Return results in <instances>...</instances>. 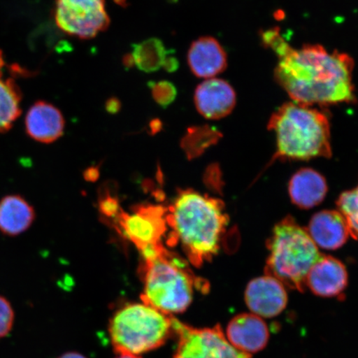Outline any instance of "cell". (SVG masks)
Segmentation results:
<instances>
[{"label": "cell", "instance_id": "6da1fadb", "mask_svg": "<svg viewBox=\"0 0 358 358\" xmlns=\"http://www.w3.org/2000/svg\"><path fill=\"white\" fill-rule=\"evenodd\" d=\"M262 40L278 58L275 80L293 101L310 106L357 101L355 61L347 53L329 52L319 44L294 48L278 28L265 31Z\"/></svg>", "mask_w": 358, "mask_h": 358}, {"label": "cell", "instance_id": "7a4b0ae2", "mask_svg": "<svg viewBox=\"0 0 358 358\" xmlns=\"http://www.w3.org/2000/svg\"><path fill=\"white\" fill-rule=\"evenodd\" d=\"M173 240L195 266L211 261L220 250L229 222L221 200L187 189L180 191L167 213Z\"/></svg>", "mask_w": 358, "mask_h": 358}, {"label": "cell", "instance_id": "3957f363", "mask_svg": "<svg viewBox=\"0 0 358 358\" xmlns=\"http://www.w3.org/2000/svg\"><path fill=\"white\" fill-rule=\"evenodd\" d=\"M268 129L275 134L273 160L330 158V123L326 114L313 107L287 102L272 114Z\"/></svg>", "mask_w": 358, "mask_h": 358}, {"label": "cell", "instance_id": "277c9868", "mask_svg": "<svg viewBox=\"0 0 358 358\" xmlns=\"http://www.w3.org/2000/svg\"><path fill=\"white\" fill-rule=\"evenodd\" d=\"M145 259L141 301L164 315L172 316L186 311L194 299V290L208 287L201 285L185 262L164 246Z\"/></svg>", "mask_w": 358, "mask_h": 358}, {"label": "cell", "instance_id": "5b68a950", "mask_svg": "<svg viewBox=\"0 0 358 358\" xmlns=\"http://www.w3.org/2000/svg\"><path fill=\"white\" fill-rule=\"evenodd\" d=\"M270 255L266 275L274 277L284 286L303 292L308 271L321 254L307 231L292 217L276 224L268 240Z\"/></svg>", "mask_w": 358, "mask_h": 358}, {"label": "cell", "instance_id": "8992f818", "mask_svg": "<svg viewBox=\"0 0 358 358\" xmlns=\"http://www.w3.org/2000/svg\"><path fill=\"white\" fill-rule=\"evenodd\" d=\"M173 334V317L143 302L125 304L109 324L111 343L118 353L140 356L163 346Z\"/></svg>", "mask_w": 358, "mask_h": 358}, {"label": "cell", "instance_id": "52a82bcc", "mask_svg": "<svg viewBox=\"0 0 358 358\" xmlns=\"http://www.w3.org/2000/svg\"><path fill=\"white\" fill-rule=\"evenodd\" d=\"M53 17L62 32L89 40L109 28L106 0H55Z\"/></svg>", "mask_w": 358, "mask_h": 358}, {"label": "cell", "instance_id": "ba28073f", "mask_svg": "<svg viewBox=\"0 0 358 358\" xmlns=\"http://www.w3.org/2000/svg\"><path fill=\"white\" fill-rule=\"evenodd\" d=\"M173 331L178 338L173 358H252L231 345L220 325L196 329L173 317Z\"/></svg>", "mask_w": 358, "mask_h": 358}, {"label": "cell", "instance_id": "9c48e42d", "mask_svg": "<svg viewBox=\"0 0 358 358\" xmlns=\"http://www.w3.org/2000/svg\"><path fill=\"white\" fill-rule=\"evenodd\" d=\"M167 209L154 205L140 206L131 213H119L120 230L143 255L154 252L163 245L161 239L167 231Z\"/></svg>", "mask_w": 358, "mask_h": 358}, {"label": "cell", "instance_id": "30bf717a", "mask_svg": "<svg viewBox=\"0 0 358 358\" xmlns=\"http://www.w3.org/2000/svg\"><path fill=\"white\" fill-rule=\"evenodd\" d=\"M245 301L254 315L270 319L284 311L288 295L283 284L266 275L250 282L245 289Z\"/></svg>", "mask_w": 358, "mask_h": 358}, {"label": "cell", "instance_id": "8fae6325", "mask_svg": "<svg viewBox=\"0 0 358 358\" xmlns=\"http://www.w3.org/2000/svg\"><path fill=\"white\" fill-rule=\"evenodd\" d=\"M194 104L201 115L208 120H220L229 115L236 103L235 90L227 80L211 78L195 89Z\"/></svg>", "mask_w": 358, "mask_h": 358}, {"label": "cell", "instance_id": "7c38bea8", "mask_svg": "<svg viewBox=\"0 0 358 358\" xmlns=\"http://www.w3.org/2000/svg\"><path fill=\"white\" fill-rule=\"evenodd\" d=\"M226 337L237 350L252 356L267 345L270 332L261 317L254 313L236 315L227 327Z\"/></svg>", "mask_w": 358, "mask_h": 358}, {"label": "cell", "instance_id": "4fadbf2b", "mask_svg": "<svg viewBox=\"0 0 358 358\" xmlns=\"http://www.w3.org/2000/svg\"><path fill=\"white\" fill-rule=\"evenodd\" d=\"M348 280L346 267L341 262L321 255L308 271L306 285L317 296L332 298L339 296L345 290Z\"/></svg>", "mask_w": 358, "mask_h": 358}, {"label": "cell", "instance_id": "5bb4252c", "mask_svg": "<svg viewBox=\"0 0 358 358\" xmlns=\"http://www.w3.org/2000/svg\"><path fill=\"white\" fill-rule=\"evenodd\" d=\"M187 61L192 73L199 78H214L227 66L225 49L211 36H203L191 43Z\"/></svg>", "mask_w": 358, "mask_h": 358}, {"label": "cell", "instance_id": "9a60e30c", "mask_svg": "<svg viewBox=\"0 0 358 358\" xmlns=\"http://www.w3.org/2000/svg\"><path fill=\"white\" fill-rule=\"evenodd\" d=\"M25 128L27 134L33 140L43 144H52L64 134L65 120L56 106L38 101L27 113Z\"/></svg>", "mask_w": 358, "mask_h": 358}, {"label": "cell", "instance_id": "2e32d148", "mask_svg": "<svg viewBox=\"0 0 358 358\" xmlns=\"http://www.w3.org/2000/svg\"><path fill=\"white\" fill-rule=\"evenodd\" d=\"M306 231L316 245L326 250L342 248L350 236L345 219L334 210L313 215Z\"/></svg>", "mask_w": 358, "mask_h": 358}, {"label": "cell", "instance_id": "e0dca14e", "mask_svg": "<svg viewBox=\"0 0 358 358\" xmlns=\"http://www.w3.org/2000/svg\"><path fill=\"white\" fill-rule=\"evenodd\" d=\"M328 185L320 173L311 169H302L295 173L289 183L291 201L297 207L310 209L324 201Z\"/></svg>", "mask_w": 358, "mask_h": 358}, {"label": "cell", "instance_id": "ac0fdd59", "mask_svg": "<svg viewBox=\"0 0 358 358\" xmlns=\"http://www.w3.org/2000/svg\"><path fill=\"white\" fill-rule=\"evenodd\" d=\"M36 214L33 206L20 195L0 200V232L8 236L24 234L33 225Z\"/></svg>", "mask_w": 358, "mask_h": 358}, {"label": "cell", "instance_id": "d6986e66", "mask_svg": "<svg viewBox=\"0 0 358 358\" xmlns=\"http://www.w3.org/2000/svg\"><path fill=\"white\" fill-rule=\"evenodd\" d=\"M6 66L0 50V133L10 131L22 113L21 90L15 77L6 75Z\"/></svg>", "mask_w": 358, "mask_h": 358}, {"label": "cell", "instance_id": "ffe728a7", "mask_svg": "<svg viewBox=\"0 0 358 358\" xmlns=\"http://www.w3.org/2000/svg\"><path fill=\"white\" fill-rule=\"evenodd\" d=\"M134 66L145 73H155L162 69L169 52L162 40L150 38L132 46Z\"/></svg>", "mask_w": 358, "mask_h": 358}, {"label": "cell", "instance_id": "44dd1931", "mask_svg": "<svg viewBox=\"0 0 358 358\" xmlns=\"http://www.w3.org/2000/svg\"><path fill=\"white\" fill-rule=\"evenodd\" d=\"M222 134L209 125H195L187 128L181 141V146L190 157L203 154L208 148L217 144Z\"/></svg>", "mask_w": 358, "mask_h": 358}, {"label": "cell", "instance_id": "7402d4cb", "mask_svg": "<svg viewBox=\"0 0 358 358\" xmlns=\"http://www.w3.org/2000/svg\"><path fill=\"white\" fill-rule=\"evenodd\" d=\"M338 211L345 219L349 234L358 239V185L355 189L343 192L337 201Z\"/></svg>", "mask_w": 358, "mask_h": 358}, {"label": "cell", "instance_id": "603a6c76", "mask_svg": "<svg viewBox=\"0 0 358 358\" xmlns=\"http://www.w3.org/2000/svg\"><path fill=\"white\" fill-rule=\"evenodd\" d=\"M150 89L152 97L157 105L167 108L176 101L178 91L176 86L169 80H159V82H150L148 84Z\"/></svg>", "mask_w": 358, "mask_h": 358}, {"label": "cell", "instance_id": "cb8c5ba5", "mask_svg": "<svg viewBox=\"0 0 358 358\" xmlns=\"http://www.w3.org/2000/svg\"><path fill=\"white\" fill-rule=\"evenodd\" d=\"M15 322V311L6 297L0 295V338L11 332Z\"/></svg>", "mask_w": 358, "mask_h": 358}, {"label": "cell", "instance_id": "d4e9b609", "mask_svg": "<svg viewBox=\"0 0 358 358\" xmlns=\"http://www.w3.org/2000/svg\"><path fill=\"white\" fill-rule=\"evenodd\" d=\"M172 51L169 52L164 62V64L162 69L164 71H166L169 73H173L174 71H176L179 67V62L177 59V57L173 56Z\"/></svg>", "mask_w": 358, "mask_h": 358}, {"label": "cell", "instance_id": "484cf974", "mask_svg": "<svg viewBox=\"0 0 358 358\" xmlns=\"http://www.w3.org/2000/svg\"><path fill=\"white\" fill-rule=\"evenodd\" d=\"M122 108V102L116 97H110L106 102V110L110 114L119 113Z\"/></svg>", "mask_w": 358, "mask_h": 358}, {"label": "cell", "instance_id": "4316f807", "mask_svg": "<svg viewBox=\"0 0 358 358\" xmlns=\"http://www.w3.org/2000/svg\"><path fill=\"white\" fill-rule=\"evenodd\" d=\"M122 64H123V66L127 69H131V67H133L134 66V58L131 55V52L127 53V55H124V57L122 58Z\"/></svg>", "mask_w": 358, "mask_h": 358}, {"label": "cell", "instance_id": "83f0119b", "mask_svg": "<svg viewBox=\"0 0 358 358\" xmlns=\"http://www.w3.org/2000/svg\"><path fill=\"white\" fill-rule=\"evenodd\" d=\"M150 127L152 129V132L159 131L161 127H162V123H161L160 120L155 119L152 120Z\"/></svg>", "mask_w": 358, "mask_h": 358}, {"label": "cell", "instance_id": "f1b7e54d", "mask_svg": "<svg viewBox=\"0 0 358 358\" xmlns=\"http://www.w3.org/2000/svg\"><path fill=\"white\" fill-rule=\"evenodd\" d=\"M58 358H87L86 357H84L82 355H80L78 352H66L65 355H62L61 357Z\"/></svg>", "mask_w": 358, "mask_h": 358}, {"label": "cell", "instance_id": "f546056e", "mask_svg": "<svg viewBox=\"0 0 358 358\" xmlns=\"http://www.w3.org/2000/svg\"><path fill=\"white\" fill-rule=\"evenodd\" d=\"M115 358H141L140 356L127 355V353H118V356Z\"/></svg>", "mask_w": 358, "mask_h": 358}, {"label": "cell", "instance_id": "4dcf8cb0", "mask_svg": "<svg viewBox=\"0 0 358 358\" xmlns=\"http://www.w3.org/2000/svg\"><path fill=\"white\" fill-rule=\"evenodd\" d=\"M114 2L122 8H127L129 6L128 0H114Z\"/></svg>", "mask_w": 358, "mask_h": 358}]
</instances>
